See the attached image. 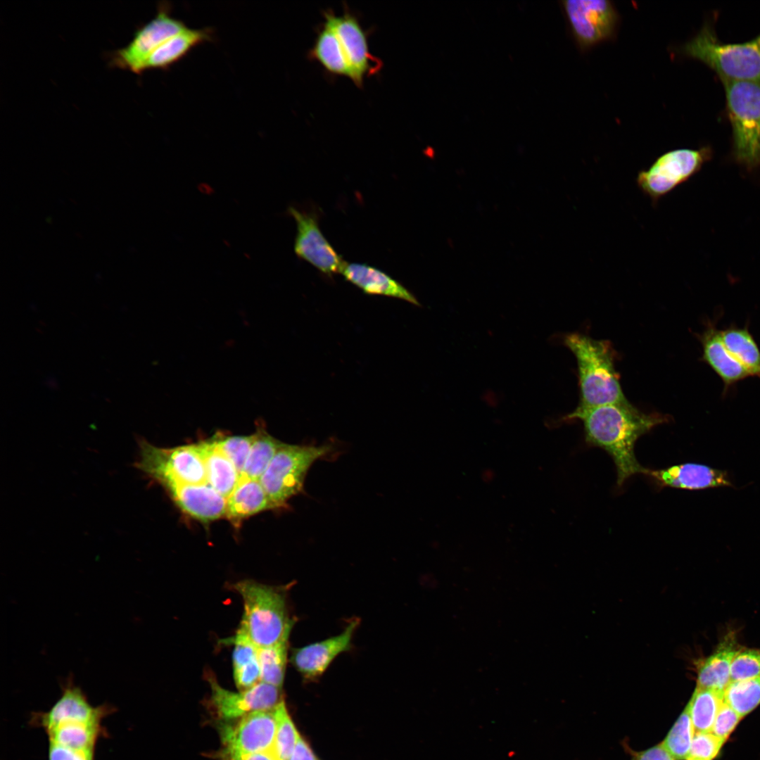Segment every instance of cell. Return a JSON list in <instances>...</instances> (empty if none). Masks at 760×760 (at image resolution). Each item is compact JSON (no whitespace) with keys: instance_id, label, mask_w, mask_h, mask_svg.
<instances>
[{"instance_id":"obj_31","label":"cell","mask_w":760,"mask_h":760,"mask_svg":"<svg viewBox=\"0 0 760 760\" xmlns=\"http://www.w3.org/2000/svg\"><path fill=\"white\" fill-rule=\"evenodd\" d=\"M724 701L743 718L760 704V676L731 682Z\"/></svg>"},{"instance_id":"obj_24","label":"cell","mask_w":760,"mask_h":760,"mask_svg":"<svg viewBox=\"0 0 760 760\" xmlns=\"http://www.w3.org/2000/svg\"><path fill=\"white\" fill-rule=\"evenodd\" d=\"M212 39L210 29L185 27L158 46L148 57V69H167L185 57L194 47Z\"/></svg>"},{"instance_id":"obj_21","label":"cell","mask_w":760,"mask_h":760,"mask_svg":"<svg viewBox=\"0 0 760 760\" xmlns=\"http://www.w3.org/2000/svg\"><path fill=\"white\" fill-rule=\"evenodd\" d=\"M702 346V359L722 379L725 389L751 376L748 371L726 348L716 327L709 323L699 336Z\"/></svg>"},{"instance_id":"obj_16","label":"cell","mask_w":760,"mask_h":760,"mask_svg":"<svg viewBox=\"0 0 760 760\" xmlns=\"http://www.w3.org/2000/svg\"><path fill=\"white\" fill-rule=\"evenodd\" d=\"M360 621L359 619H353L340 634L294 649L291 662L304 678L314 680L319 677L338 655L350 650Z\"/></svg>"},{"instance_id":"obj_5","label":"cell","mask_w":760,"mask_h":760,"mask_svg":"<svg viewBox=\"0 0 760 760\" xmlns=\"http://www.w3.org/2000/svg\"><path fill=\"white\" fill-rule=\"evenodd\" d=\"M735 159L749 168L760 164V84L722 81Z\"/></svg>"},{"instance_id":"obj_34","label":"cell","mask_w":760,"mask_h":760,"mask_svg":"<svg viewBox=\"0 0 760 760\" xmlns=\"http://www.w3.org/2000/svg\"><path fill=\"white\" fill-rule=\"evenodd\" d=\"M253 438V433L249 436H231L221 433H217L212 437L220 450L233 463L240 476L243 471Z\"/></svg>"},{"instance_id":"obj_40","label":"cell","mask_w":760,"mask_h":760,"mask_svg":"<svg viewBox=\"0 0 760 760\" xmlns=\"http://www.w3.org/2000/svg\"><path fill=\"white\" fill-rule=\"evenodd\" d=\"M634 760H674L662 742L638 754Z\"/></svg>"},{"instance_id":"obj_9","label":"cell","mask_w":760,"mask_h":760,"mask_svg":"<svg viewBox=\"0 0 760 760\" xmlns=\"http://www.w3.org/2000/svg\"><path fill=\"white\" fill-rule=\"evenodd\" d=\"M185 27L183 21L171 15L170 6L163 3L156 15L137 30L129 44L112 53L110 62L114 66L140 74L144 71L150 55Z\"/></svg>"},{"instance_id":"obj_18","label":"cell","mask_w":760,"mask_h":760,"mask_svg":"<svg viewBox=\"0 0 760 760\" xmlns=\"http://www.w3.org/2000/svg\"><path fill=\"white\" fill-rule=\"evenodd\" d=\"M642 474L661 488L702 490L732 485L726 471L696 463L676 464L660 469L645 468Z\"/></svg>"},{"instance_id":"obj_17","label":"cell","mask_w":760,"mask_h":760,"mask_svg":"<svg viewBox=\"0 0 760 760\" xmlns=\"http://www.w3.org/2000/svg\"><path fill=\"white\" fill-rule=\"evenodd\" d=\"M163 486L183 512L201 522L225 516L227 498L208 483H170Z\"/></svg>"},{"instance_id":"obj_13","label":"cell","mask_w":760,"mask_h":760,"mask_svg":"<svg viewBox=\"0 0 760 760\" xmlns=\"http://www.w3.org/2000/svg\"><path fill=\"white\" fill-rule=\"evenodd\" d=\"M211 688L210 703L215 714L225 721H234L249 713L273 710L283 699L281 688L260 682L239 692L221 687L213 676H208Z\"/></svg>"},{"instance_id":"obj_28","label":"cell","mask_w":760,"mask_h":760,"mask_svg":"<svg viewBox=\"0 0 760 760\" xmlns=\"http://www.w3.org/2000/svg\"><path fill=\"white\" fill-rule=\"evenodd\" d=\"M253 436L241 476L259 481L283 443L268 433L260 424H258Z\"/></svg>"},{"instance_id":"obj_19","label":"cell","mask_w":760,"mask_h":760,"mask_svg":"<svg viewBox=\"0 0 760 760\" xmlns=\"http://www.w3.org/2000/svg\"><path fill=\"white\" fill-rule=\"evenodd\" d=\"M340 273L365 293L393 297L420 305L416 297L404 286L375 267L344 262Z\"/></svg>"},{"instance_id":"obj_8","label":"cell","mask_w":760,"mask_h":760,"mask_svg":"<svg viewBox=\"0 0 760 760\" xmlns=\"http://www.w3.org/2000/svg\"><path fill=\"white\" fill-rule=\"evenodd\" d=\"M139 445L140 458L135 467L160 485L208 483L205 466L195 444L165 448L142 439Z\"/></svg>"},{"instance_id":"obj_36","label":"cell","mask_w":760,"mask_h":760,"mask_svg":"<svg viewBox=\"0 0 760 760\" xmlns=\"http://www.w3.org/2000/svg\"><path fill=\"white\" fill-rule=\"evenodd\" d=\"M725 742L712 733H695L686 760H712Z\"/></svg>"},{"instance_id":"obj_33","label":"cell","mask_w":760,"mask_h":760,"mask_svg":"<svg viewBox=\"0 0 760 760\" xmlns=\"http://www.w3.org/2000/svg\"><path fill=\"white\" fill-rule=\"evenodd\" d=\"M273 711L277 722L274 749L278 760H289L295 749L299 733L288 713L284 699Z\"/></svg>"},{"instance_id":"obj_22","label":"cell","mask_w":760,"mask_h":760,"mask_svg":"<svg viewBox=\"0 0 760 760\" xmlns=\"http://www.w3.org/2000/svg\"><path fill=\"white\" fill-rule=\"evenodd\" d=\"M273 508L258 480L240 476L234 490L227 498L225 517L235 526L259 512Z\"/></svg>"},{"instance_id":"obj_39","label":"cell","mask_w":760,"mask_h":760,"mask_svg":"<svg viewBox=\"0 0 760 760\" xmlns=\"http://www.w3.org/2000/svg\"><path fill=\"white\" fill-rule=\"evenodd\" d=\"M221 760H278L274 749L242 754H227L218 753Z\"/></svg>"},{"instance_id":"obj_4","label":"cell","mask_w":760,"mask_h":760,"mask_svg":"<svg viewBox=\"0 0 760 760\" xmlns=\"http://www.w3.org/2000/svg\"><path fill=\"white\" fill-rule=\"evenodd\" d=\"M682 51L712 69L722 81L760 84V34L746 42L723 43L706 24Z\"/></svg>"},{"instance_id":"obj_10","label":"cell","mask_w":760,"mask_h":760,"mask_svg":"<svg viewBox=\"0 0 760 760\" xmlns=\"http://www.w3.org/2000/svg\"><path fill=\"white\" fill-rule=\"evenodd\" d=\"M562 6L578 44L586 49L613 36L618 14L607 0H566Z\"/></svg>"},{"instance_id":"obj_15","label":"cell","mask_w":760,"mask_h":760,"mask_svg":"<svg viewBox=\"0 0 760 760\" xmlns=\"http://www.w3.org/2000/svg\"><path fill=\"white\" fill-rule=\"evenodd\" d=\"M112 710L108 704L93 707L70 675L61 683V695L56 702L48 711L35 714L32 721L44 730L65 722L101 723Z\"/></svg>"},{"instance_id":"obj_38","label":"cell","mask_w":760,"mask_h":760,"mask_svg":"<svg viewBox=\"0 0 760 760\" xmlns=\"http://www.w3.org/2000/svg\"><path fill=\"white\" fill-rule=\"evenodd\" d=\"M94 751L68 748L49 742V760H94Z\"/></svg>"},{"instance_id":"obj_35","label":"cell","mask_w":760,"mask_h":760,"mask_svg":"<svg viewBox=\"0 0 760 760\" xmlns=\"http://www.w3.org/2000/svg\"><path fill=\"white\" fill-rule=\"evenodd\" d=\"M760 676V650L740 649L730 669L731 682Z\"/></svg>"},{"instance_id":"obj_30","label":"cell","mask_w":760,"mask_h":760,"mask_svg":"<svg viewBox=\"0 0 760 760\" xmlns=\"http://www.w3.org/2000/svg\"><path fill=\"white\" fill-rule=\"evenodd\" d=\"M724 694L696 687L688 707L694 732L711 733L712 727Z\"/></svg>"},{"instance_id":"obj_27","label":"cell","mask_w":760,"mask_h":760,"mask_svg":"<svg viewBox=\"0 0 760 760\" xmlns=\"http://www.w3.org/2000/svg\"><path fill=\"white\" fill-rule=\"evenodd\" d=\"M721 339L729 353L749 373L760 378V350L747 329L730 327L720 331Z\"/></svg>"},{"instance_id":"obj_2","label":"cell","mask_w":760,"mask_h":760,"mask_svg":"<svg viewBox=\"0 0 760 760\" xmlns=\"http://www.w3.org/2000/svg\"><path fill=\"white\" fill-rule=\"evenodd\" d=\"M564 344L577 361L581 393L577 409L628 402L615 369L614 353L609 341L572 333L564 337Z\"/></svg>"},{"instance_id":"obj_7","label":"cell","mask_w":760,"mask_h":760,"mask_svg":"<svg viewBox=\"0 0 760 760\" xmlns=\"http://www.w3.org/2000/svg\"><path fill=\"white\" fill-rule=\"evenodd\" d=\"M711 153L707 146L669 151L638 172L637 186L651 200L652 206H656L661 198L697 173Z\"/></svg>"},{"instance_id":"obj_14","label":"cell","mask_w":760,"mask_h":760,"mask_svg":"<svg viewBox=\"0 0 760 760\" xmlns=\"http://www.w3.org/2000/svg\"><path fill=\"white\" fill-rule=\"evenodd\" d=\"M288 213L296 222V254L325 274L340 272L344 261L322 233L315 214L293 206L289 207Z\"/></svg>"},{"instance_id":"obj_29","label":"cell","mask_w":760,"mask_h":760,"mask_svg":"<svg viewBox=\"0 0 760 760\" xmlns=\"http://www.w3.org/2000/svg\"><path fill=\"white\" fill-rule=\"evenodd\" d=\"M292 629L274 644L258 649L260 681L281 688L286 669L289 638Z\"/></svg>"},{"instance_id":"obj_26","label":"cell","mask_w":760,"mask_h":760,"mask_svg":"<svg viewBox=\"0 0 760 760\" xmlns=\"http://www.w3.org/2000/svg\"><path fill=\"white\" fill-rule=\"evenodd\" d=\"M49 742L79 750L94 751L98 738L102 735L101 723L65 722L46 730Z\"/></svg>"},{"instance_id":"obj_41","label":"cell","mask_w":760,"mask_h":760,"mask_svg":"<svg viewBox=\"0 0 760 760\" xmlns=\"http://www.w3.org/2000/svg\"><path fill=\"white\" fill-rule=\"evenodd\" d=\"M289 760H317V759L307 742L299 735Z\"/></svg>"},{"instance_id":"obj_1","label":"cell","mask_w":760,"mask_h":760,"mask_svg":"<svg viewBox=\"0 0 760 760\" xmlns=\"http://www.w3.org/2000/svg\"><path fill=\"white\" fill-rule=\"evenodd\" d=\"M566 418L581 420L585 442L602 448L612 457L619 487L632 476L643 474L645 469L635 454L638 439L666 421L664 415L641 412L629 402L576 408Z\"/></svg>"},{"instance_id":"obj_32","label":"cell","mask_w":760,"mask_h":760,"mask_svg":"<svg viewBox=\"0 0 760 760\" xmlns=\"http://www.w3.org/2000/svg\"><path fill=\"white\" fill-rule=\"evenodd\" d=\"M694 733L689 709L686 706L662 744L674 760L687 759Z\"/></svg>"},{"instance_id":"obj_37","label":"cell","mask_w":760,"mask_h":760,"mask_svg":"<svg viewBox=\"0 0 760 760\" xmlns=\"http://www.w3.org/2000/svg\"><path fill=\"white\" fill-rule=\"evenodd\" d=\"M742 718V717L723 700L717 712L711 733L726 740Z\"/></svg>"},{"instance_id":"obj_20","label":"cell","mask_w":760,"mask_h":760,"mask_svg":"<svg viewBox=\"0 0 760 760\" xmlns=\"http://www.w3.org/2000/svg\"><path fill=\"white\" fill-rule=\"evenodd\" d=\"M740 650L735 636H726L712 654L698 663L697 687L724 694L731 683L733 660Z\"/></svg>"},{"instance_id":"obj_25","label":"cell","mask_w":760,"mask_h":760,"mask_svg":"<svg viewBox=\"0 0 760 760\" xmlns=\"http://www.w3.org/2000/svg\"><path fill=\"white\" fill-rule=\"evenodd\" d=\"M308 56L319 62L328 73L351 79L350 68L338 36L325 21L319 30Z\"/></svg>"},{"instance_id":"obj_23","label":"cell","mask_w":760,"mask_h":760,"mask_svg":"<svg viewBox=\"0 0 760 760\" xmlns=\"http://www.w3.org/2000/svg\"><path fill=\"white\" fill-rule=\"evenodd\" d=\"M206 472L207 482L227 498L236 486L240 475L230 460L220 450L212 438L195 444Z\"/></svg>"},{"instance_id":"obj_3","label":"cell","mask_w":760,"mask_h":760,"mask_svg":"<svg viewBox=\"0 0 760 760\" xmlns=\"http://www.w3.org/2000/svg\"><path fill=\"white\" fill-rule=\"evenodd\" d=\"M233 588L243 603L238 630L257 647L276 643L292 629L295 620L289 617L286 595L281 589L250 580L239 581Z\"/></svg>"},{"instance_id":"obj_11","label":"cell","mask_w":760,"mask_h":760,"mask_svg":"<svg viewBox=\"0 0 760 760\" xmlns=\"http://www.w3.org/2000/svg\"><path fill=\"white\" fill-rule=\"evenodd\" d=\"M273 710L251 712L235 722L222 723L219 752L242 754L274 749L277 722Z\"/></svg>"},{"instance_id":"obj_12","label":"cell","mask_w":760,"mask_h":760,"mask_svg":"<svg viewBox=\"0 0 760 760\" xmlns=\"http://www.w3.org/2000/svg\"><path fill=\"white\" fill-rule=\"evenodd\" d=\"M325 22L334 30L343 49L351 70V80L359 87L366 76L376 74L382 63L369 50L367 33L357 18L345 6L343 15L337 16L332 11L324 12Z\"/></svg>"},{"instance_id":"obj_6","label":"cell","mask_w":760,"mask_h":760,"mask_svg":"<svg viewBox=\"0 0 760 760\" xmlns=\"http://www.w3.org/2000/svg\"><path fill=\"white\" fill-rule=\"evenodd\" d=\"M332 451L331 444L300 445L283 443L259 479L273 508L286 507L292 497L301 493L311 466Z\"/></svg>"}]
</instances>
